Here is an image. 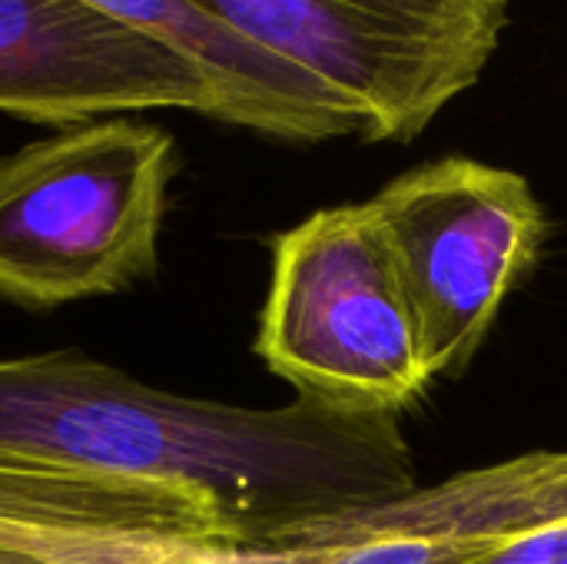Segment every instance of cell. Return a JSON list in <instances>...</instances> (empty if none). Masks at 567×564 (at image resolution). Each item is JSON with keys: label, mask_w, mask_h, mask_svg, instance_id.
Instances as JSON below:
<instances>
[{"label": "cell", "mask_w": 567, "mask_h": 564, "mask_svg": "<svg viewBox=\"0 0 567 564\" xmlns=\"http://www.w3.org/2000/svg\"><path fill=\"white\" fill-rule=\"evenodd\" d=\"M419 322L429 376L478 352L545 243V209L515 170L449 156L365 199Z\"/></svg>", "instance_id": "obj_5"}, {"label": "cell", "mask_w": 567, "mask_h": 564, "mask_svg": "<svg viewBox=\"0 0 567 564\" xmlns=\"http://www.w3.org/2000/svg\"><path fill=\"white\" fill-rule=\"evenodd\" d=\"M478 564H567V522L532 532L528 539L512 542Z\"/></svg>", "instance_id": "obj_9"}, {"label": "cell", "mask_w": 567, "mask_h": 564, "mask_svg": "<svg viewBox=\"0 0 567 564\" xmlns=\"http://www.w3.org/2000/svg\"><path fill=\"white\" fill-rule=\"evenodd\" d=\"M256 352L326 406L399 416L422 396L432 376L419 322L369 203L319 209L276 236Z\"/></svg>", "instance_id": "obj_3"}, {"label": "cell", "mask_w": 567, "mask_h": 564, "mask_svg": "<svg viewBox=\"0 0 567 564\" xmlns=\"http://www.w3.org/2000/svg\"><path fill=\"white\" fill-rule=\"evenodd\" d=\"M319 80L365 143H409L468 93L512 0H196Z\"/></svg>", "instance_id": "obj_4"}, {"label": "cell", "mask_w": 567, "mask_h": 564, "mask_svg": "<svg viewBox=\"0 0 567 564\" xmlns=\"http://www.w3.org/2000/svg\"><path fill=\"white\" fill-rule=\"evenodd\" d=\"M176 166L173 136L126 116L0 156V296L50 309L150 276Z\"/></svg>", "instance_id": "obj_2"}, {"label": "cell", "mask_w": 567, "mask_h": 564, "mask_svg": "<svg viewBox=\"0 0 567 564\" xmlns=\"http://www.w3.org/2000/svg\"><path fill=\"white\" fill-rule=\"evenodd\" d=\"M189 502L66 472L0 465V564H243Z\"/></svg>", "instance_id": "obj_8"}, {"label": "cell", "mask_w": 567, "mask_h": 564, "mask_svg": "<svg viewBox=\"0 0 567 564\" xmlns=\"http://www.w3.org/2000/svg\"><path fill=\"white\" fill-rule=\"evenodd\" d=\"M136 110L229 123L223 86L176 47L83 0H0V113L80 126Z\"/></svg>", "instance_id": "obj_6"}, {"label": "cell", "mask_w": 567, "mask_h": 564, "mask_svg": "<svg viewBox=\"0 0 567 564\" xmlns=\"http://www.w3.org/2000/svg\"><path fill=\"white\" fill-rule=\"evenodd\" d=\"M567 522V449H542L415 485L243 564H478Z\"/></svg>", "instance_id": "obj_7"}, {"label": "cell", "mask_w": 567, "mask_h": 564, "mask_svg": "<svg viewBox=\"0 0 567 564\" xmlns=\"http://www.w3.org/2000/svg\"><path fill=\"white\" fill-rule=\"evenodd\" d=\"M0 465L176 495L243 558L419 485L392 412L243 409L150 389L76 349L0 362Z\"/></svg>", "instance_id": "obj_1"}]
</instances>
